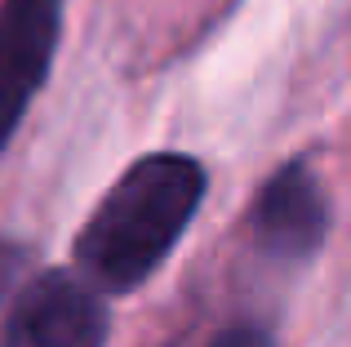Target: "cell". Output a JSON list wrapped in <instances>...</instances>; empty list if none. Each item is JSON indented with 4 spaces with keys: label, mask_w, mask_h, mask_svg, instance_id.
<instances>
[{
    "label": "cell",
    "mask_w": 351,
    "mask_h": 347,
    "mask_svg": "<svg viewBox=\"0 0 351 347\" xmlns=\"http://www.w3.org/2000/svg\"><path fill=\"white\" fill-rule=\"evenodd\" d=\"M107 303L71 272H40L14 298L0 347H103Z\"/></svg>",
    "instance_id": "cell-2"
},
{
    "label": "cell",
    "mask_w": 351,
    "mask_h": 347,
    "mask_svg": "<svg viewBox=\"0 0 351 347\" xmlns=\"http://www.w3.org/2000/svg\"><path fill=\"white\" fill-rule=\"evenodd\" d=\"M62 36V0H0V152L40 94Z\"/></svg>",
    "instance_id": "cell-3"
},
{
    "label": "cell",
    "mask_w": 351,
    "mask_h": 347,
    "mask_svg": "<svg viewBox=\"0 0 351 347\" xmlns=\"http://www.w3.org/2000/svg\"><path fill=\"white\" fill-rule=\"evenodd\" d=\"M209 347H276V343L263 325H227L209 339Z\"/></svg>",
    "instance_id": "cell-5"
},
{
    "label": "cell",
    "mask_w": 351,
    "mask_h": 347,
    "mask_svg": "<svg viewBox=\"0 0 351 347\" xmlns=\"http://www.w3.org/2000/svg\"><path fill=\"white\" fill-rule=\"evenodd\" d=\"M205 169L182 152H152L112 182L76 236V267L98 294L138 289L182 241L205 196Z\"/></svg>",
    "instance_id": "cell-1"
},
{
    "label": "cell",
    "mask_w": 351,
    "mask_h": 347,
    "mask_svg": "<svg viewBox=\"0 0 351 347\" xmlns=\"http://www.w3.org/2000/svg\"><path fill=\"white\" fill-rule=\"evenodd\" d=\"M249 232L267 259L302 263L329 236V196L307 160H289L258 187L249 209Z\"/></svg>",
    "instance_id": "cell-4"
},
{
    "label": "cell",
    "mask_w": 351,
    "mask_h": 347,
    "mask_svg": "<svg viewBox=\"0 0 351 347\" xmlns=\"http://www.w3.org/2000/svg\"><path fill=\"white\" fill-rule=\"evenodd\" d=\"M18 267H23V245L18 241H0V303H5L9 289H14Z\"/></svg>",
    "instance_id": "cell-6"
}]
</instances>
